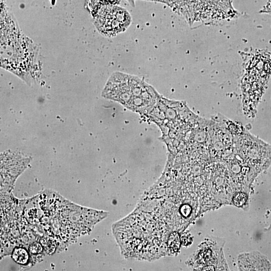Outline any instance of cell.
<instances>
[{"mask_svg":"<svg viewBox=\"0 0 271 271\" xmlns=\"http://www.w3.org/2000/svg\"><path fill=\"white\" fill-rule=\"evenodd\" d=\"M30 250L33 253H38L42 251V247L38 243H35L30 247Z\"/></svg>","mask_w":271,"mask_h":271,"instance_id":"obj_11","label":"cell"},{"mask_svg":"<svg viewBox=\"0 0 271 271\" xmlns=\"http://www.w3.org/2000/svg\"><path fill=\"white\" fill-rule=\"evenodd\" d=\"M12 258L19 264H25L28 261L29 255L24 248H16L13 252Z\"/></svg>","mask_w":271,"mask_h":271,"instance_id":"obj_8","label":"cell"},{"mask_svg":"<svg viewBox=\"0 0 271 271\" xmlns=\"http://www.w3.org/2000/svg\"><path fill=\"white\" fill-rule=\"evenodd\" d=\"M93 18L97 31L106 37H112L124 31L131 21L128 11L118 5L101 8Z\"/></svg>","mask_w":271,"mask_h":271,"instance_id":"obj_4","label":"cell"},{"mask_svg":"<svg viewBox=\"0 0 271 271\" xmlns=\"http://www.w3.org/2000/svg\"><path fill=\"white\" fill-rule=\"evenodd\" d=\"M241 270H271V263L259 253L244 254L239 259Z\"/></svg>","mask_w":271,"mask_h":271,"instance_id":"obj_6","label":"cell"},{"mask_svg":"<svg viewBox=\"0 0 271 271\" xmlns=\"http://www.w3.org/2000/svg\"><path fill=\"white\" fill-rule=\"evenodd\" d=\"M191 211V207L187 204L183 205L180 209V212L182 215L185 217L188 216Z\"/></svg>","mask_w":271,"mask_h":271,"instance_id":"obj_10","label":"cell"},{"mask_svg":"<svg viewBox=\"0 0 271 271\" xmlns=\"http://www.w3.org/2000/svg\"><path fill=\"white\" fill-rule=\"evenodd\" d=\"M120 0H86V7L94 18L102 8L109 5H118Z\"/></svg>","mask_w":271,"mask_h":271,"instance_id":"obj_7","label":"cell"},{"mask_svg":"<svg viewBox=\"0 0 271 271\" xmlns=\"http://www.w3.org/2000/svg\"><path fill=\"white\" fill-rule=\"evenodd\" d=\"M168 5L191 24L195 22L213 24L238 15L232 0H170Z\"/></svg>","mask_w":271,"mask_h":271,"instance_id":"obj_3","label":"cell"},{"mask_svg":"<svg viewBox=\"0 0 271 271\" xmlns=\"http://www.w3.org/2000/svg\"><path fill=\"white\" fill-rule=\"evenodd\" d=\"M102 96L119 102L134 112L146 113L155 106L161 95L137 76L113 72L107 81Z\"/></svg>","mask_w":271,"mask_h":271,"instance_id":"obj_2","label":"cell"},{"mask_svg":"<svg viewBox=\"0 0 271 271\" xmlns=\"http://www.w3.org/2000/svg\"><path fill=\"white\" fill-rule=\"evenodd\" d=\"M237 148L250 159L271 161V146L260 139L244 132L238 139Z\"/></svg>","mask_w":271,"mask_h":271,"instance_id":"obj_5","label":"cell"},{"mask_svg":"<svg viewBox=\"0 0 271 271\" xmlns=\"http://www.w3.org/2000/svg\"><path fill=\"white\" fill-rule=\"evenodd\" d=\"M69 1H71V0H69Z\"/></svg>","mask_w":271,"mask_h":271,"instance_id":"obj_13","label":"cell"},{"mask_svg":"<svg viewBox=\"0 0 271 271\" xmlns=\"http://www.w3.org/2000/svg\"><path fill=\"white\" fill-rule=\"evenodd\" d=\"M129 2H133L134 0H128Z\"/></svg>","mask_w":271,"mask_h":271,"instance_id":"obj_12","label":"cell"},{"mask_svg":"<svg viewBox=\"0 0 271 271\" xmlns=\"http://www.w3.org/2000/svg\"><path fill=\"white\" fill-rule=\"evenodd\" d=\"M1 68L30 85L38 68L39 45L20 29L15 16L1 0Z\"/></svg>","mask_w":271,"mask_h":271,"instance_id":"obj_1","label":"cell"},{"mask_svg":"<svg viewBox=\"0 0 271 271\" xmlns=\"http://www.w3.org/2000/svg\"><path fill=\"white\" fill-rule=\"evenodd\" d=\"M247 196L243 193H238L236 194L233 198L234 204L238 207L243 205L246 202Z\"/></svg>","mask_w":271,"mask_h":271,"instance_id":"obj_9","label":"cell"}]
</instances>
